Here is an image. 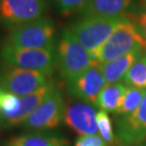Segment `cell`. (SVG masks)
<instances>
[{
	"instance_id": "7a4b0ae2",
	"label": "cell",
	"mask_w": 146,
	"mask_h": 146,
	"mask_svg": "<svg viewBox=\"0 0 146 146\" xmlns=\"http://www.w3.org/2000/svg\"><path fill=\"white\" fill-rule=\"evenodd\" d=\"M125 18V16L80 17L69 29L95 61L98 51Z\"/></svg>"
},
{
	"instance_id": "e0dca14e",
	"label": "cell",
	"mask_w": 146,
	"mask_h": 146,
	"mask_svg": "<svg viewBox=\"0 0 146 146\" xmlns=\"http://www.w3.org/2000/svg\"><path fill=\"white\" fill-rule=\"evenodd\" d=\"M123 82L127 86L146 90V53H143L132 65Z\"/></svg>"
},
{
	"instance_id": "3957f363",
	"label": "cell",
	"mask_w": 146,
	"mask_h": 146,
	"mask_svg": "<svg viewBox=\"0 0 146 146\" xmlns=\"http://www.w3.org/2000/svg\"><path fill=\"white\" fill-rule=\"evenodd\" d=\"M0 63L51 76L57 66L55 48H27L6 43L0 46Z\"/></svg>"
},
{
	"instance_id": "8fae6325",
	"label": "cell",
	"mask_w": 146,
	"mask_h": 146,
	"mask_svg": "<svg viewBox=\"0 0 146 146\" xmlns=\"http://www.w3.org/2000/svg\"><path fill=\"white\" fill-rule=\"evenodd\" d=\"M96 112L92 104L78 101L66 105L63 122L80 136L97 135Z\"/></svg>"
},
{
	"instance_id": "8992f818",
	"label": "cell",
	"mask_w": 146,
	"mask_h": 146,
	"mask_svg": "<svg viewBox=\"0 0 146 146\" xmlns=\"http://www.w3.org/2000/svg\"><path fill=\"white\" fill-rule=\"evenodd\" d=\"M46 0H0V26L13 30L44 16Z\"/></svg>"
},
{
	"instance_id": "2e32d148",
	"label": "cell",
	"mask_w": 146,
	"mask_h": 146,
	"mask_svg": "<svg viewBox=\"0 0 146 146\" xmlns=\"http://www.w3.org/2000/svg\"><path fill=\"white\" fill-rule=\"evenodd\" d=\"M127 85L122 82L107 83L99 93L95 106L106 112L116 113L119 108Z\"/></svg>"
},
{
	"instance_id": "5b68a950",
	"label": "cell",
	"mask_w": 146,
	"mask_h": 146,
	"mask_svg": "<svg viewBox=\"0 0 146 146\" xmlns=\"http://www.w3.org/2000/svg\"><path fill=\"white\" fill-rule=\"evenodd\" d=\"M4 43L27 48H55V24L43 16L10 30Z\"/></svg>"
},
{
	"instance_id": "30bf717a",
	"label": "cell",
	"mask_w": 146,
	"mask_h": 146,
	"mask_svg": "<svg viewBox=\"0 0 146 146\" xmlns=\"http://www.w3.org/2000/svg\"><path fill=\"white\" fill-rule=\"evenodd\" d=\"M115 128L123 146H138L146 139V93L141 104L131 114L115 115Z\"/></svg>"
},
{
	"instance_id": "603a6c76",
	"label": "cell",
	"mask_w": 146,
	"mask_h": 146,
	"mask_svg": "<svg viewBox=\"0 0 146 146\" xmlns=\"http://www.w3.org/2000/svg\"><path fill=\"white\" fill-rule=\"evenodd\" d=\"M135 23L137 25V27L139 28V30L141 32V35L146 40V9L138 15Z\"/></svg>"
},
{
	"instance_id": "52a82bcc",
	"label": "cell",
	"mask_w": 146,
	"mask_h": 146,
	"mask_svg": "<svg viewBox=\"0 0 146 146\" xmlns=\"http://www.w3.org/2000/svg\"><path fill=\"white\" fill-rule=\"evenodd\" d=\"M48 75L36 70L0 65V89L23 97L46 85Z\"/></svg>"
},
{
	"instance_id": "9a60e30c",
	"label": "cell",
	"mask_w": 146,
	"mask_h": 146,
	"mask_svg": "<svg viewBox=\"0 0 146 146\" xmlns=\"http://www.w3.org/2000/svg\"><path fill=\"white\" fill-rule=\"evenodd\" d=\"M5 146H70L64 137L46 132H29L14 136Z\"/></svg>"
},
{
	"instance_id": "ba28073f",
	"label": "cell",
	"mask_w": 146,
	"mask_h": 146,
	"mask_svg": "<svg viewBox=\"0 0 146 146\" xmlns=\"http://www.w3.org/2000/svg\"><path fill=\"white\" fill-rule=\"evenodd\" d=\"M65 108L62 93L56 86L42 104L22 123V126L26 129L42 131L54 129L63 120Z\"/></svg>"
},
{
	"instance_id": "277c9868",
	"label": "cell",
	"mask_w": 146,
	"mask_h": 146,
	"mask_svg": "<svg viewBox=\"0 0 146 146\" xmlns=\"http://www.w3.org/2000/svg\"><path fill=\"white\" fill-rule=\"evenodd\" d=\"M136 49H142L146 52V40L136 23L125 17L98 51L95 61L102 65Z\"/></svg>"
},
{
	"instance_id": "ffe728a7",
	"label": "cell",
	"mask_w": 146,
	"mask_h": 146,
	"mask_svg": "<svg viewBox=\"0 0 146 146\" xmlns=\"http://www.w3.org/2000/svg\"><path fill=\"white\" fill-rule=\"evenodd\" d=\"M96 122H97L98 133L101 138L106 141L108 146L113 144L115 142V135L112 122L108 114L104 110L98 111L96 116Z\"/></svg>"
},
{
	"instance_id": "5bb4252c",
	"label": "cell",
	"mask_w": 146,
	"mask_h": 146,
	"mask_svg": "<svg viewBox=\"0 0 146 146\" xmlns=\"http://www.w3.org/2000/svg\"><path fill=\"white\" fill-rule=\"evenodd\" d=\"M143 53H146V52L142 49H136V50L129 52L122 57L100 65L107 83H115L121 82L125 78V74L132 65Z\"/></svg>"
},
{
	"instance_id": "d6986e66",
	"label": "cell",
	"mask_w": 146,
	"mask_h": 146,
	"mask_svg": "<svg viewBox=\"0 0 146 146\" xmlns=\"http://www.w3.org/2000/svg\"><path fill=\"white\" fill-rule=\"evenodd\" d=\"M21 107V97L0 89V119L6 122L18 113Z\"/></svg>"
},
{
	"instance_id": "4fadbf2b",
	"label": "cell",
	"mask_w": 146,
	"mask_h": 146,
	"mask_svg": "<svg viewBox=\"0 0 146 146\" xmlns=\"http://www.w3.org/2000/svg\"><path fill=\"white\" fill-rule=\"evenodd\" d=\"M133 0H89L81 11L80 17L125 16Z\"/></svg>"
},
{
	"instance_id": "44dd1931",
	"label": "cell",
	"mask_w": 146,
	"mask_h": 146,
	"mask_svg": "<svg viewBox=\"0 0 146 146\" xmlns=\"http://www.w3.org/2000/svg\"><path fill=\"white\" fill-rule=\"evenodd\" d=\"M54 8L63 16L79 12L89 0H50Z\"/></svg>"
},
{
	"instance_id": "6da1fadb",
	"label": "cell",
	"mask_w": 146,
	"mask_h": 146,
	"mask_svg": "<svg viewBox=\"0 0 146 146\" xmlns=\"http://www.w3.org/2000/svg\"><path fill=\"white\" fill-rule=\"evenodd\" d=\"M56 56L58 72L65 82L76 78L89 67L97 64L70 29L61 30L56 45Z\"/></svg>"
},
{
	"instance_id": "cb8c5ba5",
	"label": "cell",
	"mask_w": 146,
	"mask_h": 146,
	"mask_svg": "<svg viewBox=\"0 0 146 146\" xmlns=\"http://www.w3.org/2000/svg\"><path fill=\"white\" fill-rule=\"evenodd\" d=\"M138 146H146V139H144L143 141H141V143H139V144Z\"/></svg>"
},
{
	"instance_id": "7402d4cb",
	"label": "cell",
	"mask_w": 146,
	"mask_h": 146,
	"mask_svg": "<svg viewBox=\"0 0 146 146\" xmlns=\"http://www.w3.org/2000/svg\"><path fill=\"white\" fill-rule=\"evenodd\" d=\"M74 146H108L100 135L79 136Z\"/></svg>"
},
{
	"instance_id": "7c38bea8",
	"label": "cell",
	"mask_w": 146,
	"mask_h": 146,
	"mask_svg": "<svg viewBox=\"0 0 146 146\" xmlns=\"http://www.w3.org/2000/svg\"><path fill=\"white\" fill-rule=\"evenodd\" d=\"M57 85L50 80L46 85H42V87L35 90L34 92L21 97V107L19 111L13 118L5 122L6 126L16 127L22 125V123L42 104V102L45 100L46 97L53 91V89Z\"/></svg>"
},
{
	"instance_id": "9c48e42d",
	"label": "cell",
	"mask_w": 146,
	"mask_h": 146,
	"mask_svg": "<svg viewBox=\"0 0 146 146\" xmlns=\"http://www.w3.org/2000/svg\"><path fill=\"white\" fill-rule=\"evenodd\" d=\"M107 85L100 64L89 67L82 74L66 82L67 91L70 96L78 101L96 104L99 93Z\"/></svg>"
},
{
	"instance_id": "ac0fdd59",
	"label": "cell",
	"mask_w": 146,
	"mask_h": 146,
	"mask_svg": "<svg viewBox=\"0 0 146 146\" xmlns=\"http://www.w3.org/2000/svg\"><path fill=\"white\" fill-rule=\"evenodd\" d=\"M146 90L127 86L126 91L123 95V98L121 102L119 108L115 115L117 116H125L131 114L139 106L145 96Z\"/></svg>"
}]
</instances>
